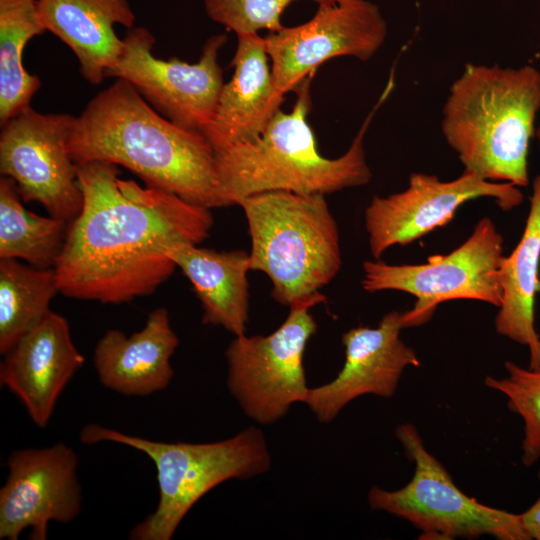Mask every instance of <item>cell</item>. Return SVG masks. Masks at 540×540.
<instances>
[{"instance_id":"ba28073f","label":"cell","mask_w":540,"mask_h":540,"mask_svg":"<svg viewBox=\"0 0 540 540\" xmlns=\"http://www.w3.org/2000/svg\"><path fill=\"white\" fill-rule=\"evenodd\" d=\"M504 256L502 235L494 222L484 217L458 248L431 256L425 263L365 261L361 284L369 293L394 290L414 296L416 302L403 313V319L405 328L418 327L446 301L477 300L499 307L502 291L498 271Z\"/></svg>"},{"instance_id":"30bf717a","label":"cell","mask_w":540,"mask_h":540,"mask_svg":"<svg viewBox=\"0 0 540 540\" xmlns=\"http://www.w3.org/2000/svg\"><path fill=\"white\" fill-rule=\"evenodd\" d=\"M226 41L225 34L210 37L196 63L164 60L153 55L155 38L151 32L133 27L123 38L122 53L106 77L126 80L166 119L203 134L224 85L218 54Z\"/></svg>"},{"instance_id":"7402d4cb","label":"cell","mask_w":540,"mask_h":540,"mask_svg":"<svg viewBox=\"0 0 540 540\" xmlns=\"http://www.w3.org/2000/svg\"><path fill=\"white\" fill-rule=\"evenodd\" d=\"M38 0H0V124L30 106L40 79L23 65V51L45 32Z\"/></svg>"},{"instance_id":"9c48e42d","label":"cell","mask_w":540,"mask_h":540,"mask_svg":"<svg viewBox=\"0 0 540 540\" xmlns=\"http://www.w3.org/2000/svg\"><path fill=\"white\" fill-rule=\"evenodd\" d=\"M312 299L290 307L284 322L268 335L235 336L225 350L227 387L243 413L261 425L281 420L295 403H304L309 387L304 369L307 343L317 323Z\"/></svg>"},{"instance_id":"9a60e30c","label":"cell","mask_w":540,"mask_h":540,"mask_svg":"<svg viewBox=\"0 0 540 540\" xmlns=\"http://www.w3.org/2000/svg\"><path fill=\"white\" fill-rule=\"evenodd\" d=\"M404 328L403 313L391 311L376 327L358 326L342 335V369L331 382L310 388L304 402L320 423L333 421L362 395H394L405 368L420 365L415 350L400 338Z\"/></svg>"},{"instance_id":"277c9868","label":"cell","mask_w":540,"mask_h":540,"mask_svg":"<svg viewBox=\"0 0 540 540\" xmlns=\"http://www.w3.org/2000/svg\"><path fill=\"white\" fill-rule=\"evenodd\" d=\"M306 78L294 91L289 113L281 110L255 141L215 152L223 207L239 205L244 198L268 191L329 194L367 184L372 172L364 150V136L378 108L392 90L391 79L366 117L348 150L337 158L322 156L307 121L311 109Z\"/></svg>"},{"instance_id":"603a6c76","label":"cell","mask_w":540,"mask_h":540,"mask_svg":"<svg viewBox=\"0 0 540 540\" xmlns=\"http://www.w3.org/2000/svg\"><path fill=\"white\" fill-rule=\"evenodd\" d=\"M15 182L0 179V259L23 260L40 269H54L69 222L27 210Z\"/></svg>"},{"instance_id":"83f0119b","label":"cell","mask_w":540,"mask_h":540,"mask_svg":"<svg viewBox=\"0 0 540 540\" xmlns=\"http://www.w3.org/2000/svg\"><path fill=\"white\" fill-rule=\"evenodd\" d=\"M535 137H536V139L538 141V144L540 146V125L538 127H536Z\"/></svg>"},{"instance_id":"52a82bcc","label":"cell","mask_w":540,"mask_h":540,"mask_svg":"<svg viewBox=\"0 0 540 540\" xmlns=\"http://www.w3.org/2000/svg\"><path fill=\"white\" fill-rule=\"evenodd\" d=\"M406 456L414 463L411 480L401 489L373 486L368 503L409 521L421 539H473L489 535L499 540H530L520 514L493 508L463 493L449 472L426 449L417 429L409 423L395 430Z\"/></svg>"},{"instance_id":"8fae6325","label":"cell","mask_w":540,"mask_h":540,"mask_svg":"<svg viewBox=\"0 0 540 540\" xmlns=\"http://www.w3.org/2000/svg\"><path fill=\"white\" fill-rule=\"evenodd\" d=\"M75 116L44 114L31 106L2 125L0 172L11 178L24 202H38L69 223L83 204L68 139Z\"/></svg>"},{"instance_id":"e0dca14e","label":"cell","mask_w":540,"mask_h":540,"mask_svg":"<svg viewBox=\"0 0 540 540\" xmlns=\"http://www.w3.org/2000/svg\"><path fill=\"white\" fill-rule=\"evenodd\" d=\"M264 37L237 35L231 80L223 85L211 123L203 131L215 152L257 140L281 110Z\"/></svg>"},{"instance_id":"ac0fdd59","label":"cell","mask_w":540,"mask_h":540,"mask_svg":"<svg viewBox=\"0 0 540 540\" xmlns=\"http://www.w3.org/2000/svg\"><path fill=\"white\" fill-rule=\"evenodd\" d=\"M178 345L168 311L159 307L130 336L117 329L106 331L95 346L93 363L106 388L125 396H147L170 384V359Z\"/></svg>"},{"instance_id":"4316f807","label":"cell","mask_w":540,"mask_h":540,"mask_svg":"<svg viewBox=\"0 0 540 540\" xmlns=\"http://www.w3.org/2000/svg\"><path fill=\"white\" fill-rule=\"evenodd\" d=\"M538 478L540 480V471ZM520 516L530 539L540 540V495L536 502Z\"/></svg>"},{"instance_id":"cb8c5ba5","label":"cell","mask_w":540,"mask_h":540,"mask_svg":"<svg viewBox=\"0 0 540 540\" xmlns=\"http://www.w3.org/2000/svg\"><path fill=\"white\" fill-rule=\"evenodd\" d=\"M59 292L55 270L40 269L16 259H0V353L16 342L49 311Z\"/></svg>"},{"instance_id":"5bb4252c","label":"cell","mask_w":540,"mask_h":540,"mask_svg":"<svg viewBox=\"0 0 540 540\" xmlns=\"http://www.w3.org/2000/svg\"><path fill=\"white\" fill-rule=\"evenodd\" d=\"M8 475L0 489V539L45 540L48 523H69L80 513L82 490L78 456L64 443L18 449L7 459Z\"/></svg>"},{"instance_id":"d6986e66","label":"cell","mask_w":540,"mask_h":540,"mask_svg":"<svg viewBox=\"0 0 540 540\" xmlns=\"http://www.w3.org/2000/svg\"><path fill=\"white\" fill-rule=\"evenodd\" d=\"M38 10L46 31L71 49L92 85L103 81L122 53L115 26L131 29L135 23L128 0H38Z\"/></svg>"},{"instance_id":"7c38bea8","label":"cell","mask_w":540,"mask_h":540,"mask_svg":"<svg viewBox=\"0 0 540 540\" xmlns=\"http://www.w3.org/2000/svg\"><path fill=\"white\" fill-rule=\"evenodd\" d=\"M386 35V22L374 3L336 0L318 6L307 22L283 26L269 32L264 40L275 84L286 94L334 57L368 61L381 48Z\"/></svg>"},{"instance_id":"d4e9b609","label":"cell","mask_w":540,"mask_h":540,"mask_svg":"<svg viewBox=\"0 0 540 540\" xmlns=\"http://www.w3.org/2000/svg\"><path fill=\"white\" fill-rule=\"evenodd\" d=\"M507 376L485 377V385L503 393L508 408L524 421L522 463L529 467L540 458V370L523 368L512 361L505 363Z\"/></svg>"},{"instance_id":"2e32d148","label":"cell","mask_w":540,"mask_h":540,"mask_svg":"<svg viewBox=\"0 0 540 540\" xmlns=\"http://www.w3.org/2000/svg\"><path fill=\"white\" fill-rule=\"evenodd\" d=\"M84 362L67 319L50 310L4 354L0 384L18 398L33 423L44 428Z\"/></svg>"},{"instance_id":"484cf974","label":"cell","mask_w":540,"mask_h":540,"mask_svg":"<svg viewBox=\"0 0 540 540\" xmlns=\"http://www.w3.org/2000/svg\"><path fill=\"white\" fill-rule=\"evenodd\" d=\"M294 0H204L207 15L237 35L277 31L283 26L281 14ZM318 6L336 0H312Z\"/></svg>"},{"instance_id":"3957f363","label":"cell","mask_w":540,"mask_h":540,"mask_svg":"<svg viewBox=\"0 0 540 540\" xmlns=\"http://www.w3.org/2000/svg\"><path fill=\"white\" fill-rule=\"evenodd\" d=\"M539 112L536 67L469 63L450 87L441 130L464 170L520 188L529 184L528 155Z\"/></svg>"},{"instance_id":"5b68a950","label":"cell","mask_w":540,"mask_h":540,"mask_svg":"<svg viewBox=\"0 0 540 540\" xmlns=\"http://www.w3.org/2000/svg\"><path fill=\"white\" fill-rule=\"evenodd\" d=\"M251 240V270L265 273L271 295L289 308L326 296L320 289L342 264L339 231L325 195L268 191L248 196L239 205Z\"/></svg>"},{"instance_id":"ffe728a7","label":"cell","mask_w":540,"mask_h":540,"mask_svg":"<svg viewBox=\"0 0 540 540\" xmlns=\"http://www.w3.org/2000/svg\"><path fill=\"white\" fill-rule=\"evenodd\" d=\"M165 252L190 281L202 306V323L222 326L235 336L246 334L249 253L218 252L191 243L174 244Z\"/></svg>"},{"instance_id":"8992f818","label":"cell","mask_w":540,"mask_h":540,"mask_svg":"<svg viewBox=\"0 0 540 540\" xmlns=\"http://www.w3.org/2000/svg\"><path fill=\"white\" fill-rule=\"evenodd\" d=\"M80 441L126 445L153 461L159 501L154 512L132 528V540H170L185 515L210 490L230 479L262 475L271 467L264 434L255 426L225 440L188 443L154 441L92 423L82 428Z\"/></svg>"},{"instance_id":"6da1fadb","label":"cell","mask_w":540,"mask_h":540,"mask_svg":"<svg viewBox=\"0 0 540 540\" xmlns=\"http://www.w3.org/2000/svg\"><path fill=\"white\" fill-rule=\"evenodd\" d=\"M83 204L69 223L54 267L69 298L121 304L153 294L174 273L166 249L200 244L214 219L209 208L119 177L118 166L75 164Z\"/></svg>"},{"instance_id":"4fadbf2b","label":"cell","mask_w":540,"mask_h":540,"mask_svg":"<svg viewBox=\"0 0 540 540\" xmlns=\"http://www.w3.org/2000/svg\"><path fill=\"white\" fill-rule=\"evenodd\" d=\"M491 198L503 211L519 206L523 193L506 182H494L464 170L456 179L412 173L408 187L385 197L374 196L365 209V229L374 259L389 248L408 245L450 223L466 202Z\"/></svg>"},{"instance_id":"44dd1931","label":"cell","mask_w":540,"mask_h":540,"mask_svg":"<svg viewBox=\"0 0 540 540\" xmlns=\"http://www.w3.org/2000/svg\"><path fill=\"white\" fill-rule=\"evenodd\" d=\"M540 175L532 185L530 209L520 241L504 256L498 278L501 304L496 332L527 347L529 368L540 370V336L535 328V301L540 292Z\"/></svg>"},{"instance_id":"7a4b0ae2","label":"cell","mask_w":540,"mask_h":540,"mask_svg":"<svg viewBox=\"0 0 540 540\" xmlns=\"http://www.w3.org/2000/svg\"><path fill=\"white\" fill-rule=\"evenodd\" d=\"M68 151L74 164L121 165L147 186L209 209L223 207L206 137L166 119L126 80L116 78L75 117Z\"/></svg>"}]
</instances>
